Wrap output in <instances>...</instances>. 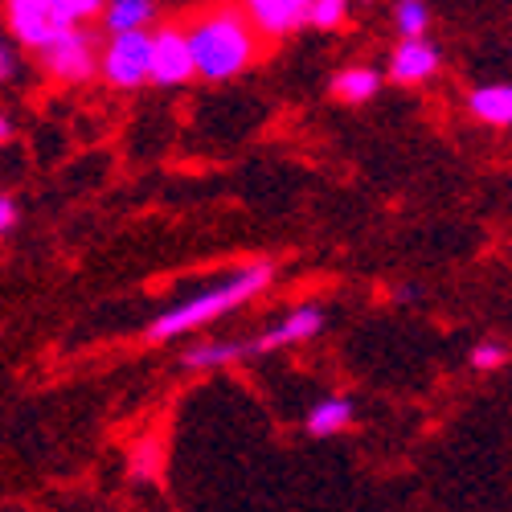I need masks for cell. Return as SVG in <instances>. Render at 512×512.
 I'll return each instance as SVG.
<instances>
[{
    "label": "cell",
    "instance_id": "6da1fadb",
    "mask_svg": "<svg viewBox=\"0 0 512 512\" xmlns=\"http://www.w3.org/2000/svg\"><path fill=\"white\" fill-rule=\"evenodd\" d=\"M185 37H189V54H193V74H205V78H234L254 58V29L234 9L205 17Z\"/></svg>",
    "mask_w": 512,
    "mask_h": 512
},
{
    "label": "cell",
    "instance_id": "7a4b0ae2",
    "mask_svg": "<svg viewBox=\"0 0 512 512\" xmlns=\"http://www.w3.org/2000/svg\"><path fill=\"white\" fill-rule=\"evenodd\" d=\"M267 283H271V267H250V271L234 275L230 283L213 287V291L197 295V300H189V304H181V308H173V312H164L160 320H152L148 336H152V340H168V336H181V332H189V328H197V324L218 320L222 312L246 304L250 295H259Z\"/></svg>",
    "mask_w": 512,
    "mask_h": 512
},
{
    "label": "cell",
    "instance_id": "3957f363",
    "mask_svg": "<svg viewBox=\"0 0 512 512\" xmlns=\"http://www.w3.org/2000/svg\"><path fill=\"white\" fill-rule=\"evenodd\" d=\"M148 66H152V37L140 29V33H119L107 54H103V74L111 87H123L132 91L148 78Z\"/></svg>",
    "mask_w": 512,
    "mask_h": 512
},
{
    "label": "cell",
    "instance_id": "277c9868",
    "mask_svg": "<svg viewBox=\"0 0 512 512\" xmlns=\"http://www.w3.org/2000/svg\"><path fill=\"white\" fill-rule=\"evenodd\" d=\"M9 29L17 33V41H25V46L33 50H50L58 37L74 33V29H62L50 0H13L9 5Z\"/></svg>",
    "mask_w": 512,
    "mask_h": 512
},
{
    "label": "cell",
    "instance_id": "5b68a950",
    "mask_svg": "<svg viewBox=\"0 0 512 512\" xmlns=\"http://www.w3.org/2000/svg\"><path fill=\"white\" fill-rule=\"evenodd\" d=\"M41 54H46V70H50L54 78H62V82H87V78L95 74V66H99V54H95L91 37L82 33V29L58 37L54 46L41 50Z\"/></svg>",
    "mask_w": 512,
    "mask_h": 512
},
{
    "label": "cell",
    "instance_id": "8992f818",
    "mask_svg": "<svg viewBox=\"0 0 512 512\" xmlns=\"http://www.w3.org/2000/svg\"><path fill=\"white\" fill-rule=\"evenodd\" d=\"M148 78L160 87H177V82L193 78V54H189V37L181 29H160L152 37V66Z\"/></svg>",
    "mask_w": 512,
    "mask_h": 512
},
{
    "label": "cell",
    "instance_id": "52a82bcc",
    "mask_svg": "<svg viewBox=\"0 0 512 512\" xmlns=\"http://www.w3.org/2000/svg\"><path fill=\"white\" fill-rule=\"evenodd\" d=\"M304 5L308 0H254L246 17H250V29L279 37V33H291L304 25Z\"/></svg>",
    "mask_w": 512,
    "mask_h": 512
},
{
    "label": "cell",
    "instance_id": "ba28073f",
    "mask_svg": "<svg viewBox=\"0 0 512 512\" xmlns=\"http://www.w3.org/2000/svg\"><path fill=\"white\" fill-rule=\"evenodd\" d=\"M320 312L316 308H300V312H291L283 324H275L271 332H263L259 340H254V353H275V349H287V345H300V340H308V336H316L320 332Z\"/></svg>",
    "mask_w": 512,
    "mask_h": 512
},
{
    "label": "cell",
    "instance_id": "9c48e42d",
    "mask_svg": "<svg viewBox=\"0 0 512 512\" xmlns=\"http://www.w3.org/2000/svg\"><path fill=\"white\" fill-rule=\"evenodd\" d=\"M435 66H439V50L426 37L402 41V46L394 50V62H390V70H394L398 82H422V78L435 74Z\"/></svg>",
    "mask_w": 512,
    "mask_h": 512
},
{
    "label": "cell",
    "instance_id": "30bf717a",
    "mask_svg": "<svg viewBox=\"0 0 512 512\" xmlns=\"http://www.w3.org/2000/svg\"><path fill=\"white\" fill-rule=\"evenodd\" d=\"M467 107H472V115H476L480 123L504 127V123L512 119V91H508V87H480V91H472Z\"/></svg>",
    "mask_w": 512,
    "mask_h": 512
},
{
    "label": "cell",
    "instance_id": "8fae6325",
    "mask_svg": "<svg viewBox=\"0 0 512 512\" xmlns=\"http://www.w3.org/2000/svg\"><path fill=\"white\" fill-rule=\"evenodd\" d=\"M349 422H353V402H349V398H328V402H320V406L308 414V431L324 439V435L345 431Z\"/></svg>",
    "mask_w": 512,
    "mask_h": 512
},
{
    "label": "cell",
    "instance_id": "7c38bea8",
    "mask_svg": "<svg viewBox=\"0 0 512 512\" xmlns=\"http://www.w3.org/2000/svg\"><path fill=\"white\" fill-rule=\"evenodd\" d=\"M377 87H381L377 70H365V66L340 70V74H336V82H332V91H336L340 99H345V103H365V99H373V95H377Z\"/></svg>",
    "mask_w": 512,
    "mask_h": 512
},
{
    "label": "cell",
    "instance_id": "4fadbf2b",
    "mask_svg": "<svg viewBox=\"0 0 512 512\" xmlns=\"http://www.w3.org/2000/svg\"><path fill=\"white\" fill-rule=\"evenodd\" d=\"M156 17V5H148V0H115V5L107 9V25L111 33H140V25H148Z\"/></svg>",
    "mask_w": 512,
    "mask_h": 512
},
{
    "label": "cell",
    "instance_id": "5bb4252c",
    "mask_svg": "<svg viewBox=\"0 0 512 512\" xmlns=\"http://www.w3.org/2000/svg\"><path fill=\"white\" fill-rule=\"evenodd\" d=\"M345 17H349L345 0H308V5H304V21L308 25H320V29H336Z\"/></svg>",
    "mask_w": 512,
    "mask_h": 512
},
{
    "label": "cell",
    "instance_id": "9a60e30c",
    "mask_svg": "<svg viewBox=\"0 0 512 512\" xmlns=\"http://www.w3.org/2000/svg\"><path fill=\"white\" fill-rule=\"evenodd\" d=\"M50 9H54L62 29H74L78 21L99 17V0H50Z\"/></svg>",
    "mask_w": 512,
    "mask_h": 512
},
{
    "label": "cell",
    "instance_id": "2e32d148",
    "mask_svg": "<svg viewBox=\"0 0 512 512\" xmlns=\"http://www.w3.org/2000/svg\"><path fill=\"white\" fill-rule=\"evenodd\" d=\"M394 21L406 33V41H418L426 33V5H418V0H402V5L394 9Z\"/></svg>",
    "mask_w": 512,
    "mask_h": 512
},
{
    "label": "cell",
    "instance_id": "e0dca14e",
    "mask_svg": "<svg viewBox=\"0 0 512 512\" xmlns=\"http://www.w3.org/2000/svg\"><path fill=\"white\" fill-rule=\"evenodd\" d=\"M234 357H238L234 345H205V349H193V353L185 357V365H189V369H213V365H226V361H234Z\"/></svg>",
    "mask_w": 512,
    "mask_h": 512
},
{
    "label": "cell",
    "instance_id": "ac0fdd59",
    "mask_svg": "<svg viewBox=\"0 0 512 512\" xmlns=\"http://www.w3.org/2000/svg\"><path fill=\"white\" fill-rule=\"evenodd\" d=\"M156 455H160V451H156L152 443H144V447L136 451L132 472H136V476H144V480H156V476H160V463H156Z\"/></svg>",
    "mask_w": 512,
    "mask_h": 512
},
{
    "label": "cell",
    "instance_id": "d6986e66",
    "mask_svg": "<svg viewBox=\"0 0 512 512\" xmlns=\"http://www.w3.org/2000/svg\"><path fill=\"white\" fill-rule=\"evenodd\" d=\"M472 365H476V369H496V365H504V349H500V345H476Z\"/></svg>",
    "mask_w": 512,
    "mask_h": 512
},
{
    "label": "cell",
    "instance_id": "ffe728a7",
    "mask_svg": "<svg viewBox=\"0 0 512 512\" xmlns=\"http://www.w3.org/2000/svg\"><path fill=\"white\" fill-rule=\"evenodd\" d=\"M13 222H17V205L9 197H0V234L13 230Z\"/></svg>",
    "mask_w": 512,
    "mask_h": 512
},
{
    "label": "cell",
    "instance_id": "44dd1931",
    "mask_svg": "<svg viewBox=\"0 0 512 512\" xmlns=\"http://www.w3.org/2000/svg\"><path fill=\"white\" fill-rule=\"evenodd\" d=\"M13 74V54H9V46L0 41V78H9Z\"/></svg>",
    "mask_w": 512,
    "mask_h": 512
},
{
    "label": "cell",
    "instance_id": "7402d4cb",
    "mask_svg": "<svg viewBox=\"0 0 512 512\" xmlns=\"http://www.w3.org/2000/svg\"><path fill=\"white\" fill-rule=\"evenodd\" d=\"M9 132H13V127H9V119H5V115H0V144H5V140H9Z\"/></svg>",
    "mask_w": 512,
    "mask_h": 512
}]
</instances>
